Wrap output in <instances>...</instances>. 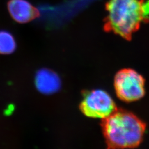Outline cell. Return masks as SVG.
I'll use <instances>...</instances> for the list:
<instances>
[{"label": "cell", "instance_id": "obj_6", "mask_svg": "<svg viewBox=\"0 0 149 149\" xmlns=\"http://www.w3.org/2000/svg\"><path fill=\"white\" fill-rule=\"evenodd\" d=\"M35 84L40 92L51 95L58 92L61 87V80L58 74L49 69H43L37 72Z\"/></svg>", "mask_w": 149, "mask_h": 149}, {"label": "cell", "instance_id": "obj_4", "mask_svg": "<svg viewBox=\"0 0 149 149\" xmlns=\"http://www.w3.org/2000/svg\"><path fill=\"white\" fill-rule=\"evenodd\" d=\"M80 108L87 117L103 119L111 116L117 109L112 97L106 91L100 89L87 92Z\"/></svg>", "mask_w": 149, "mask_h": 149}, {"label": "cell", "instance_id": "obj_2", "mask_svg": "<svg viewBox=\"0 0 149 149\" xmlns=\"http://www.w3.org/2000/svg\"><path fill=\"white\" fill-rule=\"evenodd\" d=\"M102 127L108 148H135L141 143L145 123L132 112L118 109L103 119Z\"/></svg>", "mask_w": 149, "mask_h": 149}, {"label": "cell", "instance_id": "obj_3", "mask_svg": "<svg viewBox=\"0 0 149 149\" xmlns=\"http://www.w3.org/2000/svg\"><path fill=\"white\" fill-rule=\"evenodd\" d=\"M114 86L117 96L122 101H138L145 93L144 77L132 69L119 70L115 75Z\"/></svg>", "mask_w": 149, "mask_h": 149}, {"label": "cell", "instance_id": "obj_5", "mask_svg": "<svg viewBox=\"0 0 149 149\" xmlns=\"http://www.w3.org/2000/svg\"><path fill=\"white\" fill-rule=\"evenodd\" d=\"M8 9L13 19L20 23L31 21L39 16L37 8L26 0H10Z\"/></svg>", "mask_w": 149, "mask_h": 149}, {"label": "cell", "instance_id": "obj_1", "mask_svg": "<svg viewBox=\"0 0 149 149\" xmlns=\"http://www.w3.org/2000/svg\"><path fill=\"white\" fill-rule=\"evenodd\" d=\"M104 29L130 40L141 24L149 17V1L145 0H109Z\"/></svg>", "mask_w": 149, "mask_h": 149}, {"label": "cell", "instance_id": "obj_7", "mask_svg": "<svg viewBox=\"0 0 149 149\" xmlns=\"http://www.w3.org/2000/svg\"><path fill=\"white\" fill-rule=\"evenodd\" d=\"M16 48V41L11 33L5 31H0V54L12 53Z\"/></svg>", "mask_w": 149, "mask_h": 149}]
</instances>
